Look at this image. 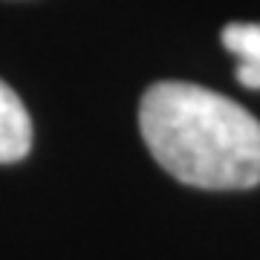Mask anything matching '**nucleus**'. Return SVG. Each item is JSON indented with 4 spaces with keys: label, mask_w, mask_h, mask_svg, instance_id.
Wrapping results in <instances>:
<instances>
[{
    "label": "nucleus",
    "mask_w": 260,
    "mask_h": 260,
    "mask_svg": "<svg viewBox=\"0 0 260 260\" xmlns=\"http://www.w3.org/2000/svg\"><path fill=\"white\" fill-rule=\"evenodd\" d=\"M32 148V119L6 81H0V165L23 159Z\"/></svg>",
    "instance_id": "obj_2"
},
{
    "label": "nucleus",
    "mask_w": 260,
    "mask_h": 260,
    "mask_svg": "<svg viewBox=\"0 0 260 260\" xmlns=\"http://www.w3.org/2000/svg\"><path fill=\"white\" fill-rule=\"evenodd\" d=\"M142 139L185 185L240 191L260 185V121L208 87L156 81L142 95Z\"/></svg>",
    "instance_id": "obj_1"
},
{
    "label": "nucleus",
    "mask_w": 260,
    "mask_h": 260,
    "mask_svg": "<svg viewBox=\"0 0 260 260\" xmlns=\"http://www.w3.org/2000/svg\"><path fill=\"white\" fill-rule=\"evenodd\" d=\"M220 38L237 58V81L249 90H260V23H229Z\"/></svg>",
    "instance_id": "obj_3"
}]
</instances>
